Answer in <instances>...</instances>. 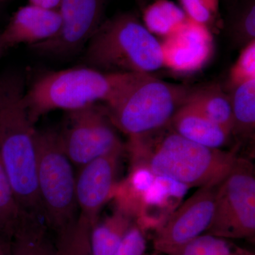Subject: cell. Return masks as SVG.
<instances>
[{"instance_id": "6da1fadb", "label": "cell", "mask_w": 255, "mask_h": 255, "mask_svg": "<svg viewBox=\"0 0 255 255\" xmlns=\"http://www.w3.org/2000/svg\"><path fill=\"white\" fill-rule=\"evenodd\" d=\"M25 92L21 75H0V159L23 214L43 221L37 186L36 129Z\"/></svg>"}, {"instance_id": "7a4b0ae2", "label": "cell", "mask_w": 255, "mask_h": 255, "mask_svg": "<svg viewBox=\"0 0 255 255\" xmlns=\"http://www.w3.org/2000/svg\"><path fill=\"white\" fill-rule=\"evenodd\" d=\"M132 165L170 178L189 188L219 182L238 158V148H211L191 141L167 127L145 136L129 137Z\"/></svg>"}, {"instance_id": "3957f363", "label": "cell", "mask_w": 255, "mask_h": 255, "mask_svg": "<svg viewBox=\"0 0 255 255\" xmlns=\"http://www.w3.org/2000/svg\"><path fill=\"white\" fill-rule=\"evenodd\" d=\"M144 74L112 73L90 67L47 72L25 92L24 102L33 124L55 110H80L96 104L112 107Z\"/></svg>"}, {"instance_id": "277c9868", "label": "cell", "mask_w": 255, "mask_h": 255, "mask_svg": "<svg viewBox=\"0 0 255 255\" xmlns=\"http://www.w3.org/2000/svg\"><path fill=\"white\" fill-rule=\"evenodd\" d=\"M85 50L87 66L106 73L152 75L164 66L160 42L131 13L104 21Z\"/></svg>"}, {"instance_id": "5b68a950", "label": "cell", "mask_w": 255, "mask_h": 255, "mask_svg": "<svg viewBox=\"0 0 255 255\" xmlns=\"http://www.w3.org/2000/svg\"><path fill=\"white\" fill-rule=\"evenodd\" d=\"M193 90L144 74L115 105L106 107L117 130L128 137L145 136L169 127Z\"/></svg>"}, {"instance_id": "8992f818", "label": "cell", "mask_w": 255, "mask_h": 255, "mask_svg": "<svg viewBox=\"0 0 255 255\" xmlns=\"http://www.w3.org/2000/svg\"><path fill=\"white\" fill-rule=\"evenodd\" d=\"M37 186L48 229L59 232L78 217L74 166L60 145L57 130H36Z\"/></svg>"}, {"instance_id": "52a82bcc", "label": "cell", "mask_w": 255, "mask_h": 255, "mask_svg": "<svg viewBox=\"0 0 255 255\" xmlns=\"http://www.w3.org/2000/svg\"><path fill=\"white\" fill-rule=\"evenodd\" d=\"M206 233L226 239H254L255 171L238 157L220 183L212 221Z\"/></svg>"}, {"instance_id": "ba28073f", "label": "cell", "mask_w": 255, "mask_h": 255, "mask_svg": "<svg viewBox=\"0 0 255 255\" xmlns=\"http://www.w3.org/2000/svg\"><path fill=\"white\" fill-rule=\"evenodd\" d=\"M57 132L62 148L78 169L101 156L126 150L102 104L67 112Z\"/></svg>"}, {"instance_id": "9c48e42d", "label": "cell", "mask_w": 255, "mask_h": 255, "mask_svg": "<svg viewBox=\"0 0 255 255\" xmlns=\"http://www.w3.org/2000/svg\"><path fill=\"white\" fill-rule=\"evenodd\" d=\"M106 0H61L59 31L48 41L30 46L37 54L67 58L85 49L103 22Z\"/></svg>"}, {"instance_id": "30bf717a", "label": "cell", "mask_w": 255, "mask_h": 255, "mask_svg": "<svg viewBox=\"0 0 255 255\" xmlns=\"http://www.w3.org/2000/svg\"><path fill=\"white\" fill-rule=\"evenodd\" d=\"M221 181L199 187L155 231L153 246L157 253L168 255L206 232L214 216L216 194Z\"/></svg>"}, {"instance_id": "8fae6325", "label": "cell", "mask_w": 255, "mask_h": 255, "mask_svg": "<svg viewBox=\"0 0 255 255\" xmlns=\"http://www.w3.org/2000/svg\"><path fill=\"white\" fill-rule=\"evenodd\" d=\"M124 151L101 156L78 168L75 180L77 204L80 216L91 226L102 209L113 199L119 184L121 159Z\"/></svg>"}, {"instance_id": "7c38bea8", "label": "cell", "mask_w": 255, "mask_h": 255, "mask_svg": "<svg viewBox=\"0 0 255 255\" xmlns=\"http://www.w3.org/2000/svg\"><path fill=\"white\" fill-rule=\"evenodd\" d=\"M209 28L189 18L161 43L164 65L182 71L200 68L211 50Z\"/></svg>"}, {"instance_id": "4fadbf2b", "label": "cell", "mask_w": 255, "mask_h": 255, "mask_svg": "<svg viewBox=\"0 0 255 255\" xmlns=\"http://www.w3.org/2000/svg\"><path fill=\"white\" fill-rule=\"evenodd\" d=\"M60 26L58 9L28 4L14 13L0 37L6 48L19 44L31 46L53 38Z\"/></svg>"}, {"instance_id": "5bb4252c", "label": "cell", "mask_w": 255, "mask_h": 255, "mask_svg": "<svg viewBox=\"0 0 255 255\" xmlns=\"http://www.w3.org/2000/svg\"><path fill=\"white\" fill-rule=\"evenodd\" d=\"M169 127L191 141L214 149L227 145L232 135L199 112L189 100L177 111Z\"/></svg>"}, {"instance_id": "9a60e30c", "label": "cell", "mask_w": 255, "mask_h": 255, "mask_svg": "<svg viewBox=\"0 0 255 255\" xmlns=\"http://www.w3.org/2000/svg\"><path fill=\"white\" fill-rule=\"evenodd\" d=\"M43 221L24 215L11 239V255H57Z\"/></svg>"}, {"instance_id": "2e32d148", "label": "cell", "mask_w": 255, "mask_h": 255, "mask_svg": "<svg viewBox=\"0 0 255 255\" xmlns=\"http://www.w3.org/2000/svg\"><path fill=\"white\" fill-rule=\"evenodd\" d=\"M135 219L124 210L114 212L97 221L91 227L90 243L94 255H114Z\"/></svg>"}, {"instance_id": "e0dca14e", "label": "cell", "mask_w": 255, "mask_h": 255, "mask_svg": "<svg viewBox=\"0 0 255 255\" xmlns=\"http://www.w3.org/2000/svg\"><path fill=\"white\" fill-rule=\"evenodd\" d=\"M189 102L208 119L232 135L233 119L231 98L219 84L194 87Z\"/></svg>"}, {"instance_id": "ac0fdd59", "label": "cell", "mask_w": 255, "mask_h": 255, "mask_svg": "<svg viewBox=\"0 0 255 255\" xmlns=\"http://www.w3.org/2000/svg\"><path fill=\"white\" fill-rule=\"evenodd\" d=\"M232 107V135L254 140L255 132V79L230 87Z\"/></svg>"}, {"instance_id": "d6986e66", "label": "cell", "mask_w": 255, "mask_h": 255, "mask_svg": "<svg viewBox=\"0 0 255 255\" xmlns=\"http://www.w3.org/2000/svg\"><path fill=\"white\" fill-rule=\"evenodd\" d=\"M188 18L182 8L169 0H155L145 6L144 26L152 34H172Z\"/></svg>"}, {"instance_id": "ffe728a7", "label": "cell", "mask_w": 255, "mask_h": 255, "mask_svg": "<svg viewBox=\"0 0 255 255\" xmlns=\"http://www.w3.org/2000/svg\"><path fill=\"white\" fill-rule=\"evenodd\" d=\"M228 35L236 48L255 41V0H236L226 22Z\"/></svg>"}, {"instance_id": "44dd1931", "label": "cell", "mask_w": 255, "mask_h": 255, "mask_svg": "<svg viewBox=\"0 0 255 255\" xmlns=\"http://www.w3.org/2000/svg\"><path fill=\"white\" fill-rule=\"evenodd\" d=\"M91 225L79 215L75 221L56 233L57 255H94L90 243Z\"/></svg>"}, {"instance_id": "7402d4cb", "label": "cell", "mask_w": 255, "mask_h": 255, "mask_svg": "<svg viewBox=\"0 0 255 255\" xmlns=\"http://www.w3.org/2000/svg\"><path fill=\"white\" fill-rule=\"evenodd\" d=\"M23 216L0 159V238L11 240Z\"/></svg>"}, {"instance_id": "603a6c76", "label": "cell", "mask_w": 255, "mask_h": 255, "mask_svg": "<svg viewBox=\"0 0 255 255\" xmlns=\"http://www.w3.org/2000/svg\"><path fill=\"white\" fill-rule=\"evenodd\" d=\"M243 251L229 239L206 233L191 240L167 255H239Z\"/></svg>"}, {"instance_id": "cb8c5ba5", "label": "cell", "mask_w": 255, "mask_h": 255, "mask_svg": "<svg viewBox=\"0 0 255 255\" xmlns=\"http://www.w3.org/2000/svg\"><path fill=\"white\" fill-rule=\"evenodd\" d=\"M189 19L209 28L219 15V0H179Z\"/></svg>"}, {"instance_id": "d4e9b609", "label": "cell", "mask_w": 255, "mask_h": 255, "mask_svg": "<svg viewBox=\"0 0 255 255\" xmlns=\"http://www.w3.org/2000/svg\"><path fill=\"white\" fill-rule=\"evenodd\" d=\"M255 79V41L242 48L241 54L231 68L229 88Z\"/></svg>"}, {"instance_id": "484cf974", "label": "cell", "mask_w": 255, "mask_h": 255, "mask_svg": "<svg viewBox=\"0 0 255 255\" xmlns=\"http://www.w3.org/2000/svg\"><path fill=\"white\" fill-rule=\"evenodd\" d=\"M147 248L145 233L132 223L114 255H144Z\"/></svg>"}, {"instance_id": "4316f807", "label": "cell", "mask_w": 255, "mask_h": 255, "mask_svg": "<svg viewBox=\"0 0 255 255\" xmlns=\"http://www.w3.org/2000/svg\"><path fill=\"white\" fill-rule=\"evenodd\" d=\"M28 4L48 9H58L61 0H28Z\"/></svg>"}, {"instance_id": "83f0119b", "label": "cell", "mask_w": 255, "mask_h": 255, "mask_svg": "<svg viewBox=\"0 0 255 255\" xmlns=\"http://www.w3.org/2000/svg\"><path fill=\"white\" fill-rule=\"evenodd\" d=\"M0 255H11V240L0 238Z\"/></svg>"}, {"instance_id": "f1b7e54d", "label": "cell", "mask_w": 255, "mask_h": 255, "mask_svg": "<svg viewBox=\"0 0 255 255\" xmlns=\"http://www.w3.org/2000/svg\"><path fill=\"white\" fill-rule=\"evenodd\" d=\"M137 2L139 3V5H140L142 8H143L147 6V3L155 1V0H137Z\"/></svg>"}, {"instance_id": "f546056e", "label": "cell", "mask_w": 255, "mask_h": 255, "mask_svg": "<svg viewBox=\"0 0 255 255\" xmlns=\"http://www.w3.org/2000/svg\"><path fill=\"white\" fill-rule=\"evenodd\" d=\"M6 47L4 46V43L1 41V37H0V58H1V55L4 53L5 50H6Z\"/></svg>"}, {"instance_id": "4dcf8cb0", "label": "cell", "mask_w": 255, "mask_h": 255, "mask_svg": "<svg viewBox=\"0 0 255 255\" xmlns=\"http://www.w3.org/2000/svg\"><path fill=\"white\" fill-rule=\"evenodd\" d=\"M239 255H255V254L254 253H252V252L246 251V250H243Z\"/></svg>"}, {"instance_id": "1f68e13d", "label": "cell", "mask_w": 255, "mask_h": 255, "mask_svg": "<svg viewBox=\"0 0 255 255\" xmlns=\"http://www.w3.org/2000/svg\"><path fill=\"white\" fill-rule=\"evenodd\" d=\"M6 0H0V6H1V4H4V2H6Z\"/></svg>"}, {"instance_id": "d6a6232c", "label": "cell", "mask_w": 255, "mask_h": 255, "mask_svg": "<svg viewBox=\"0 0 255 255\" xmlns=\"http://www.w3.org/2000/svg\"><path fill=\"white\" fill-rule=\"evenodd\" d=\"M152 255H164L162 254V253H157V252H156L155 253H154V254Z\"/></svg>"}]
</instances>
